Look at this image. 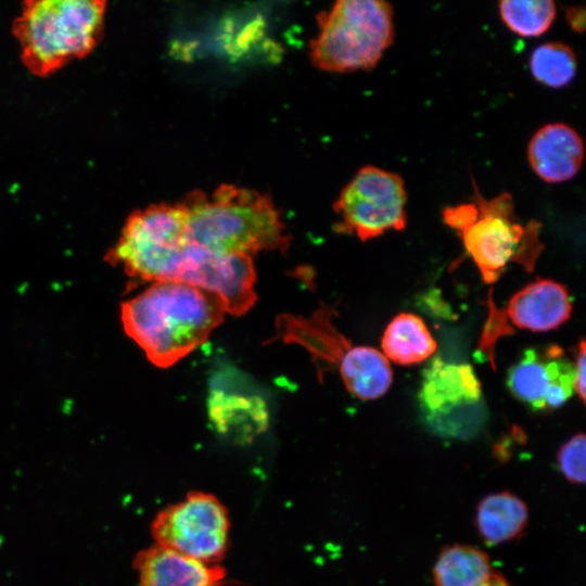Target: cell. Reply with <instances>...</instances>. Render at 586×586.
Segmentation results:
<instances>
[{"label": "cell", "mask_w": 586, "mask_h": 586, "mask_svg": "<svg viewBox=\"0 0 586 586\" xmlns=\"http://www.w3.org/2000/svg\"><path fill=\"white\" fill-rule=\"evenodd\" d=\"M192 244L211 252L253 256L285 252L291 234L279 209L265 193L220 184L211 194L191 191L180 202Z\"/></svg>", "instance_id": "obj_2"}, {"label": "cell", "mask_w": 586, "mask_h": 586, "mask_svg": "<svg viewBox=\"0 0 586 586\" xmlns=\"http://www.w3.org/2000/svg\"><path fill=\"white\" fill-rule=\"evenodd\" d=\"M530 71L538 82L550 88L568 86L576 76L577 59L564 42H545L530 56Z\"/></svg>", "instance_id": "obj_20"}, {"label": "cell", "mask_w": 586, "mask_h": 586, "mask_svg": "<svg viewBox=\"0 0 586 586\" xmlns=\"http://www.w3.org/2000/svg\"><path fill=\"white\" fill-rule=\"evenodd\" d=\"M192 242L181 203H158L133 211L104 260L135 281L178 282Z\"/></svg>", "instance_id": "obj_5"}, {"label": "cell", "mask_w": 586, "mask_h": 586, "mask_svg": "<svg viewBox=\"0 0 586 586\" xmlns=\"http://www.w3.org/2000/svg\"><path fill=\"white\" fill-rule=\"evenodd\" d=\"M484 586H512L500 574H495Z\"/></svg>", "instance_id": "obj_25"}, {"label": "cell", "mask_w": 586, "mask_h": 586, "mask_svg": "<svg viewBox=\"0 0 586 586\" xmlns=\"http://www.w3.org/2000/svg\"><path fill=\"white\" fill-rule=\"evenodd\" d=\"M574 367V391L577 393L579 399L585 402L586 393V354L585 342L582 340L575 352Z\"/></svg>", "instance_id": "obj_23"}, {"label": "cell", "mask_w": 586, "mask_h": 586, "mask_svg": "<svg viewBox=\"0 0 586 586\" xmlns=\"http://www.w3.org/2000/svg\"><path fill=\"white\" fill-rule=\"evenodd\" d=\"M471 202L445 207L443 219L461 239L485 283L496 282L510 263L532 271L544 250L542 224H523L514 213L512 195L502 192L492 199L482 195L472 180Z\"/></svg>", "instance_id": "obj_4"}, {"label": "cell", "mask_w": 586, "mask_h": 586, "mask_svg": "<svg viewBox=\"0 0 586 586\" xmlns=\"http://www.w3.org/2000/svg\"><path fill=\"white\" fill-rule=\"evenodd\" d=\"M393 7L383 0H340L318 15L309 56L319 69L349 73L374 68L395 36Z\"/></svg>", "instance_id": "obj_7"}, {"label": "cell", "mask_w": 586, "mask_h": 586, "mask_svg": "<svg viewBox=\"0 0 586 586\" xmlns=\"http://www.w3.org/2000/svg\"><path fill=\"white\" fill-rule=\"evenodd\" d=\"M407 191L396 173L367 165L343 188L333 204L341 220L336 231L354 234L361 241L400 231L407 224Z\"/></svg>", "instance_id": "obj_8"}, {"label": "cell", "mask_w": 586, "mask_h": 586, "mask_svg": "<svg viewBox=\"0 0 586 586\" xmlns=\"http://www.w3.org/2000/svg\"><path fill=\"white\" fill-rule=\"evenodd\" d=\"M103 0H28L12 30L24 66L48 77L67 63L88 55L101 41L105 23Z\"/></svg>", "instance_id": "obj_3"}, {"label": "cell", "mask_w": 586, "mask_h": 586, "mask_svg": "<svg viewBox=\"0 0 586 586\" xmlns=\"http://www.w3.org/2000/svg\"><path fill=\"white\" fill-rule=\"evenodd\" d=\"M140 586H221L226 572L216 563H205L154 545L135 559Z\"/></svg>", "instance_id": "obj_14"}, {"label": "cell", "mask_w": 586, "mask_h": 586, "mask_svg": "<svg viewBox=\"0 0 586 586\" xmlns=\"http://www.w3.org/2000/svg\"><path fill=\"white\" fill-rule=\"evenodd\" d=\"M255 281L253 256L216 253L192 244L178 282L215 295L226 314L242 316L257 300Z\"/></svg>", "instance_id": "obj_11"}, {"label": "cell", "mask_w": 586, "mask_h": 586, "mask_svg": "<svg viewBox=\"0 0 586 586\" xmlns=\"http://www.w3.org/2000/svg\"><path fill=\"white\" fill-rule=\"evenodd\" d=\"M585 435L575 434L558 453V463L562 474L572 483L585 481Z\"/></svg>", "instance_id": "obj_22"}, {"label": "cell", "mask_w": 586, "mask_h": 586, "mask_svg": "<svg viewBox=\"0 0 586 586\" xmlns=\"http://www.w3.org/2000/svg\"><path fill=\"white\" fill-rule=\"evenodd\" d=\"M425 422L441 435L467 437L482 421V386L469 364L434 358L418 394Z\"/></svg>", "instance_id": "obj_9"}, {"label": "cell", "mask_w": 586, "mask_h": 586, "mask_svg": "<svg viewBox=\"0 0 586 586\" xmlns=\"http://www.w3.org/2000/svg\"><path fill=\"white\" fill-rule=\"evenodd\" d=\"M228 532L226 508L214 495L202 492L188 494L152 522L156 545L212 564L225 555Z\"/></svg>", "instance_id": "obj_10"}, {"label": "cell", "mask_w": 586, "mask_h": 586, "mask_svg": "<svg viewBox=\"0 0 586 586\" xmlns=\"http://www.w3.org/2000/svg\"><path fill=\"white\" fill-rule=\"evenodd\" d=\"M333 313L323 305L309 317L281 314L269 342L280 340L304 347L318 367L336 370L346 390L359 399L383 396L393 381L390 361L374 347L353 345L333 324Z\"/></svg>", "instance_id": "obj_6"}, {"label": "cell", "mask_w": 586, "mask_h": 586, "mask_svg": "<svg viewBox=\"0 0 586 586\" xmlns=\"http://www.w3.org/2000/svg\"><path fill=\"white\" fill-rule=\"evenodd\" d=\"M225 314L215 295L176 281L151 283L120 305L125 333L160 368L175 365L203 345Z\"/></svg>", "instance_id": "obj_1"}, {"label": "cell", "mask_w": 586, "mask_h": 586, "mask_svg": "<svg viewBox=\"0 0 586 586\" xmlns=\"http://www.w3.org/2000/svg\"><path fill=\"white\" fill-rule=\"evenodd\" d=\"M499 14L505 25L522 37H538L552 25L557 8L552 0L500 1Z\"/></svg>", "instance_id": "obj_21"}, {"label": "cell", "mask_w": 586, "mask_h": 586, "mask_svg": "<svg viewBox=\"0 0 586 586\" xmlns=\"http://www.w3.org/2000/svg\"><path fill=\"white\" fill-rule=\"evenodd\" d=\"M207 404L215 430L234 443H250L268 426L266 404L257 396L214 390Z\"/></svg>", "instance_id": "obj_16"}, {"label": "cell", "mask_w": 586, "mask_h": 586, "mask_svg": "<svg viewBox=\"0 0 586 586\" xmlns=\"http://www.w3.org/2000/svg\"><path fill=\"white\" fill-rule=\"evenodd\" d=\"M494 574L488 556L468 545L446 547L433 568L436 586H484Z\"/></svg>", "instance_id": "obj_19"}, {"label": "cell", "mask_w": 586, "mask_h": 586, "mask_svg": "<svg viewBox=\"0 0 586 586\" xmlns=\"http://www.w3.org/2000/svg\"><path fill=\"white\" fill-rule=\"evenodd\" d=\"M381 346L388 361L408 366L429 358L437 344L420 317L400 313L387 324Z\"/></svg>", "instance_id": "obj_18"}, {"label": "cell", "mask_w": 586, "mask_h": 586, "mask_svg": "<svg viewBox=\"0 0 586 586\" xmlns=\"http://www.w3.org/2000/svg\"><path fill=\"white\" fill-rule=\"evenodd\" d=\"M574 367L559 346L543 353L534 348L510 368L507 385L511 394L535 410L562 406L574 392Z\"/></svg>", "instance_id": "obj_12"}, {"label": "cell", "mask_w": 586, "mask_h": 586, "mask_svg": "<svg viewBox=\"0 0 586 586\" xmlns=\"http://www.w3.org/2000/svg\"><path fill=\"white\" fill-rule=\"evenodd\" d=\"M526 505L515 495L501 492L486 496L479 504L475 515L477 531L491 545L518 537L526 526Z\"/></svg>", "instance_id": "obj_17"}, {"label": "cell", "mask_w": 586, "mask_h": 586, "mask_svg": "<svg viewBox=\"0 0 586 586\" xmlns=\"http://www.w3.org/2000/svg\"><path fill=\"white\" fill-rule=\"evenodd\" d=\"M565 20L569 26L576 33H583L586 26V13L583 5H574L565 9Z\"/></svg>", "instance_id": "obj_24"}, {"label": "cell", "mask_w": 586, "mask_h": 586, "mask_svg": "<svg viewBox=\"0 0 586 586\" xmlns=\"http://www.w3.org/2000/svg\"><path fill=\"white\" fill-rule=\"evenodd\" d=\"M572 302L566 289L549 279L537 278L508 302L507 314L519 329L546 332L568 321Z\"/></svg>", "instance_id": "obj_15"}, {"label": "cell", "mask_w": 586, "mask_h": 586, "mask_svg": "<svg viewBox=\"0 0 586 586\" xmlns=\"http://www.w3.org/2000/svg\"><path fill=\"white\" fill-rule=\"evenodd\" d=\"M527 160L533 171L545 182L568 181L575 177L582 167L583 139L568 124H547L531 138Z\"/></svg>", "instance_id": "obj_13"}]
</instances>
